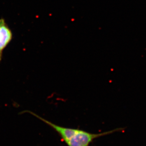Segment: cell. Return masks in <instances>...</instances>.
Listing matches in <instances>:
<instances>
[{"mask_svg": "<svg viewBox=\"0 0 146 146\" xmlns=\"http://www.w3.org/2000/svg\"><path fill=\"white\" fill-rule=\"evenodd\" d=\"M30 113L49 126L59 134L68 146H88L97 138L122 130L121 129H116L100 133H92L79 129L70 128L58 125L31 111H24L21 113Z\"/></svg>", "mask_w": 146, "mask_h": 146, "instance_id": "6da1fadb", "label": "cell"}, {"mask_svg": "<svg viewBox=\"0 0 146 146\" xmlns=\"http://www.w3.org/2000/svg\"><path fill=\"white\" fill-rule=\"evenodd\" d=\"M13 34L5 20L0 19V62L3 58V52L13 39Z\"/></svg>", "mask_w": 146, "mask_h": 146, "instance_id": "7a4b0ae2", "label": "cell"}]
</instances>
